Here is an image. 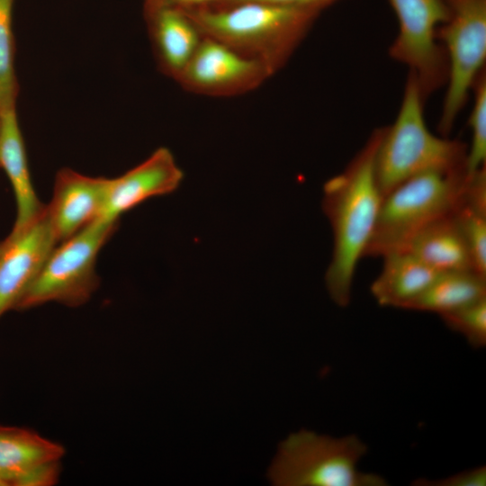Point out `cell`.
<instances>
[{
  "label": "cell",
  "instance_id": "obj_11",
  "mask_svg": "<svg viewBox=\"0 0 486 486\" xmlns=\"http://www.w3.org/2000/svg\"><path fill=\"white\" fill-rule=\"evenodd\" d=\"M111 182L112 178L85 176L69 167L57 172L45 213L58 244L101 216Z\"/></svg>",
  "mask_w": 486,
  "mask_h": 486
},
{
  "label": "cell",
  "instance_id": "obj_16",
  "mask_svg": "<svg viewBox=\"0 0 486 486\" xmlns=\"http://www.w3.org/2000/svg\"><path fill=\"white\" fill-rule=\"evenodd\" d=\"M382 257L381 273L370 286L380 306L402 309L439 274L409 251L390 252Z\"/></svg>",
  "mask_w": 486,
  "mask_h": 486
},
{
  "label": "cell",
  "instance_id": "obj_27",
  "mask_svg": "<svg viewBox=\"0 0 486 486\" xmlns=\"http://www.w3.org/2000/svg\"><path fill=\"white\" fill-rule=\"evenodd\" d=\"M0 486H7L6 483L0 478Z\"/></svg>",
  "mask_w": 486,
  "mask_h": 486
},
{
  "label": "cell",
  "instance_id": "obj_25",
  "mask_svg": "<svg viewBox=\"0 0 486 486\" xmlns=\"http://www.w3.org/2000/svg\"><path fill=\"white\" fill-rule=\"evenodd\" d=\"M218 0H143V10L162 6H172L182 9H189L202 5H208Z\"/></svg>",
  "mask_w": 486,
  "mask_h": 486
},
{
  "label": "cell",
  "instance_id": "obj_22",
  "mask_svg": "<svg viewBox=\"0 0 486 486\" xmlns=\"http://www.w3.org/2000/svg\"><path fill=\"white\" fill-rule=\"evenodd\" d=\"M444 324L474 348L486 346V297L440 315Z\"/></svg>",
  "mask_w": 486,
  "mask_h": 486
},
{
  "label": "cell",
  "instance_id": "obj_15",
  "mask_svg": "<svg viewBox=\"0 0 486 486\" xmlns=\"http://www.w3.org/2000/svg\"><path fill=\"white\" fill-rule=\"evenodd\" d=\"M64 447L25 428L0 425V478L7 486H19L35 468L60 461Z\"/></svg>",
  "mask_w": 486,
  "mask_h": 486
},
{
  "label": "cell",
  "instance_id": "obj_21",
  "mask_svg": "<svg viewBox=\"0 0 486 486\" xmlns=\"http://www.w3.org/2000/svg\"><path fill=\"white\" fill-rule=\"evenodd\" d=\"M454 216L468 247L472 270L486 277V212L463 201Z\"/></svg>",
  "mask_w": 486,
  "mask_h": 486
},
{
  "label": "cell",
  "instance_id": "obj_17",
  "mask_svg": "<svg viewBox=\"0 0 486 486\" xmlns=\"http://www.w3.org/2000/svg\"><path fill=\"white\" fill-rule=\"evenodd\" d=\"M404 250L438 273L472 270L468 247L454 213L423 228Z\"/></svg>",
  "mask_w": 486,
  "mask_h": 486
},
{
  "label": "cell",
  "instance_id": "obj_9",
  "mask_svg": "<svg viewBox=\"0 0 486 486\" xmlns=\"http://www.w3.org/2000/svg\"><path fill=\"white\" fill-rule=\"evenodd\" d=\"M272 76L261 62L203 36L176 82L197 94L230 97L258 88Z\"/></svg>",
  "mask_w": 486,
  "mask_h": 486
},
{
  "label": "cell",
  "instance_id": "obj_8",
  "mask_svg": "<svg viewBox=\"0 0 486 486\" xmlns=\"http://www.w3.org/2000/svg\"><path fill=\"white\" fill-rule=\"evenodd\" d=\"M389 1L399 22L390 56L408 66L426 100L447 81V58L436 37L448 17L447 5L445 0Z\"/></svg>",
  "mask_w": 486,
  "mask_h": 486
},
{
  "label": "cell",
  "instance_id": "obj_1",
  "mask_svg": "<svg viewBox=\"0 0 486 486\" xmlns=\"http://www.w3.org/2000/svg\"><path fill=\"white\" fill-rule=\"evenodd\" d=\"M384 128L375 130L346 169L323 186L322 210L333 234V251L325 273L330 299L349 305L359 260L374 232L382 194L375 176V156Z\"/></svg>",
  "mask_w": 486,
  "mask_h": 486
},
{
  "label": "cell",
  "instance_id": "obj_13",
  "mask_svg": "<svg viewBox=\"0 0 486 486\" xmlns=\"http://www.w3.org/2000/svg\"><path fill=\"white\" fill-rule=\"evenodd\" d=\"M143 16L158 69L176 81L198 49L203 34L182 8L145 9Z\"/></svg>",
  "mask_w": 486,
  "mask_h": 486
},
{
  "label": "cell",
  "instance_id": "obj_23",
  "mask_svg": "<svg viewBox=\"0 0 486 486\" xmlns=\"http://www.w3.org/2000/svg\"><path fill=\"white\" fill-rule=\"evenodd\" d=\"M414 486H485L486 467L466 469L438 480L418 478L411 482Z\"/></svg>",
  "mask_w": 486,
  "mask_h": 486
},
{
  "label": "cell",
  "instance_id": "obj_7",
  "mask_svg": "<svg viewBox=\"0 0 486 486\" xmlns=\"http://www.w3.org/2000/svg\"><path fill=\"white\" fill-rule=\"evenodd\" d=\"M448 17L437 30L448 76L438 130L446 137L464 109L486 59V0H445Z\"/></svg>",
  "mask_w": 486,
  "mask_h": 486
},
{
  "label": "cell",
  "instance_id": "obj_3",
  "mask_svg": "<svg viewBox=\"0 0 486 486\" xmlns=\"http://www.w3.org/2000/svg\"><path fill=\"white\" fill-rule=\"evenodd\" d=\"M424 104L418 82L410 71L397 118L392 126L384 127L375 156V176L383 197L414 176L466 167V145L431 133Z\"/></svg>",
  "mask_w": 486,
  "mask_h": 486
},
{
  "label": "cell",
  "instance_id": "obj_18",
  "mask_svg": "<svg viewBox=\"0 0 486 486\" xmlns=\"http://www.w3.org/2000/svg\"><path fill=\"white\" fill-rule=\"evenodd\" d=\"M486 297V277L472 269L439 273L435 279L402 309L434 312H451Z\"/></svg>",
  "mask_w": 486,
  "mask_h": 486
},
{
  "label": "cell",
  "instance_id": "obj_12",
  "mask_svg": "<svg viewBox=\"0 0 486 486\" xmlns=\"http://www.w3.org/2000/svg\"><path fill=\"white\" fill-rule=\"evenodd\" d=\"M183 179V170L172 152L166 147H160L133 168L112 178L100 217L119 220L122 213L148 199L172 194Z\"/></svg>",
  "mask_w": 486,
  "mask_h": 486
},
{
  "label": "cell",
  "instance_id": "obj_20",
  "mask_svg": "<svg viewBox=\"0 0 486 486\" xmlns=\"http://www.w3.org/2000/svg\"><path fill=\"white\" fill-rule=\"evenodd\" d=\"M472 91L473 105L469 118L472 142L467 151L466 168L469 174L486 166V76L482 70L475 80Z\"/></svg>",
  "mask_w": 486,
  "mask_h": 486
},
{
  "label": "cell",
  "instance_id": "obj_24",
  "mask_svg": "<svg viewBox=\"0 0 486 486\" xmlns=\"http://www.w3.org/2000/svg\"><path fill=\"white\" fill-rule=\"evenodd\" d=\"M246 1L266 2L284 6L309 9L321 13V11L339 0H218L215 3L208 5L224 6Z\"/></svg>",
  "mask_w": 486,
  "mask_h": 486
},
{
  "label": "cell",
  "instance_id": "obj_6",
  "mask_svg": "<svg viewBox=\"0 0 486 486\" xmlns=\"http://www.w3.org/2000/svg\"><path fill=\"white\" fill-rule=\"evenodd\" d=\"M119 220L102 217L57 245L16 306L27 310L48 302L78 307L99 285L97 255L115 232Z\"/></svg>",
  "mask_w": 486,
  "mask_h": 486
},
{
  "label": "cell",
  "instance_id": "obj_26",
  "mask_svg": "<svg viewBox=\"0 0 486 486\" xmlns=\"http://www.w3.org/2000/svg\"><path fill=\"white\" fill-rule=\"evenodd\" d=\"M4 241L0 243V254H1L2 250H3V248H4Z\"/></svg>",
  "mask_w": 486,
  "mask_h": 486
},
{
  "label": "cell",
  "instance_id": "obj_5",
  "mask_svg": "<svg viewBox=\"0 0 486 486\" xmlns=\"http://www.w3.org/2000/svg\"><path fill=\"white\" fill-rule=\"evenodd\" d=\"M367 451L355 434L335 437L301 429L280 443L267 478L274 486L388 485L382 476L358 469Z\"/></svg>",
  "mask_w": 486,
  "mask_h": 486
},
{
  "label": "cell",
  "instance_id": "obj_28",
  "mask_svg": "<svg viewBox=\"0 0 486 486\" xmlns=\"http://www.w3.org/2000/svg\"><path fill=\"white\" fill-rule=\"evenodd\" d=\"M0 129H1V112H0Z\"/></svg>",
  "mask_w": 486,
  "mask_h": 486
},
{
  "label": "cell",
  "instance_id": "obj_10",
  "mask_svg": "<svg viewBox=\"0 0 486 486\" xmlns=\"http://www.w3.org/2000/svg\"><path fill=\"white\" fill-rule=\"evenodd\" d=\"M4 241L0 254V318L16 308L58 245L45 212L26 230L9 235Z\"/></svg>",
  "mask_w": 486,
  "mask_h": 486
},
{
  "label": "cell",
  "instance_id": "obj_14",
  "mask_svg": "<svg viewBox=\"0 0 486 486\" xmlns=\"http://www.w3.org/2000/svg\"><path fill=\"white\" fill-rule=\"evenodd\" d=\"M0 166L5 171L15 196L16 219L10 233L14 236L30 227L46 209L31 180L16 108L1 112Z\"/></svg>",
  "mask_w": 486,
  "mask_h": 486
},
{
  "label": "cell",
  "instance_id": "obj_19",
  "mask_svg": "<svg viewBox=\"0 0 486 486\" xmlns=\"http://www.w3.org/2000/svg\"><path fill=\"white\" fill-rule=\"evenodd\" d=\"M14 0H0V112L16 108L18 83L14 71Z\"/></svg>",
  "mask_w": 486,
  "mask_h": 486
},
{
  "label": "cell",
  "instance_id": "obj_4",
  "mask_svg": "<svg viewBox=\"0 0 486 486\" xmlns=\"http://www.w3.org/2000/svg\"><path fill=\"white\" fill-rule=\"evenodd\" d=\"M470 175L465 166L432 170L394 187L382 198L364 257L402 251L423 228L455 213L464 201Z\"/></svg>",
  "mask_w": 486,
  "mask_h": 486
},
{
  "label": "cell",
  "instance_id": "obj_2",
  "mask_svg": "<svg viewBox=\"0 0 486 486\" xmlns=\"http://www.w3.org/2000/svg\"><path fill=\"white\" fill-rule=\"evenodd\" d=\"M184 10L203 36L261 62L273 76L284 67L320 14L259 1Z\"/></svg>",
  "mask_w": 486,
  "mask_h": 486
}]
</instances>
